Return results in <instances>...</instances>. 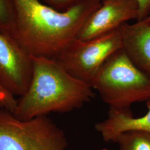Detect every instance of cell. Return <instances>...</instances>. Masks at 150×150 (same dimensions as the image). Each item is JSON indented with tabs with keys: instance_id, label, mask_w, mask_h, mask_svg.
Instances as JSON below:
<instances>
[{
	"instance_id": "1",
	"label": "cell",
	"mask_w": 150,
	"mask_h": 150,
	"mask_svg": "<svg viewBox=\"0 0 150 150\" xmlns=\"http://www.w3.org/2000/svg\"><path fill=\"white\" fill-rule=\"evenodd\" d=\"M13 25L11 37L33 57L52 59L77 38L101 0H87L64 11L41 0H10Z\"/></svg>"
},
{
	"instance_id": "13",
	"label": "cell",
	"mask_w": 150,
	"mask_h": 150,
	"mask_svg": "<svg viewBox=\"0 0 150 150\" xmlns=\"http://www.w3.org/2000/svg\"><path fill=\"white\" fill-rule=\"evenodd\" d=\"M87 0H41L43 4L57 11H64Z\"/></svg>"
},
{
	"instance_id": "6",
	"label": "cell",
	"mask_w": 150,
	"mask_h": 150,
	"mask_svg": "<svg viewBox=\"0 0 150 150\" xmlns=\"http://www.w3.org/2000/svg\"><path fill=\"white\" fill-rule=\"evenodd\" d=\"M33 75L31 56L0 31V83L14 96L25 94Z\"/></svg>"
},
{
	"instance_id": "8",
	"label": "cell",
	"mask_w": 150,
	"mask_h": 150,
	"mask_svg": "<svg viewBox=\"0 0 150 150\" xmlns=\"http://www.w3.org/2000/svg\"><path fill=\"white\" fill-rule=\"evenodd\" d=\"M119 30L122 50L129 59L150 76V22L145 19L122 25Z\"/></svg>"
},
{
	"instance_id": "4",
	"label": "cell",
	"mask_w": 150,
	"mask_h": 150,
	"mask_svg": "<svg viewBox=\"0 0 150 150\" xmlns=\"http://www.w3.org/2000/svg\"><path fill=\"white\" fill-rule=\"evenodd\" d=\"M64 131L46 116L21 120L0 108V150H66Z\"/></svg>"
},
{
	"instance_id": "16",
	"label": "cell",
	"mask_w": 150,
	"mask_h": 150,
	"mask_svg": "<svg viewBox=\"0 0 150 150\" xmlns=\"http://www.w3.org/2000/svg\"><path fill=\"white\" fill-rule=\"evenodd\" d=\"M108 150L106 149H101V150Z\"/></svg>"
},
{
	"instance_id": "14",
	"label": "cell",
	"mask_w": 150,
	"mask_h": 150,
	"mask_svg": "<svg viewBox=\"0 0 150 150\" xmlns=\"http://www.w3.org/2000/svg\"><path fill=\"white\" fill-rule=\"evenodd\" d=\"M139 7V20H144L150 14V0H136Z\"/></svg>"
},
{
	"instance_id": "2",
	"label": "cell",
	"mask_w": 150,
	"mask_h": 150,
	"mask_svg": "<svg viewBox=\"0 0 150 150\" xmlns=\"http://www.w3.org/2000/svg\"><path fill=\"white\" fill-rule=\"evenodd\" d=\"M31 58L32 80L25 94L17 100L13 113L16 118L29 120L50 113L69 112L94 97L89 84L70 75L54 59Z\"/></svg>"
},
{
	"instance_id": "10",
	"label": "cell",
	"mask_w": 150,
	"mask_h": 150,
	"mask_svg": "<svg viewBox=\"0 0 150 150\" xmlns=\"http://www.w3.org/2000/svg\"><path fill=\"white\" fill-rule=\"evenodd\" d=\"M120 150H150V132L141 130H130L116 138Z\"/></svg>"
},
{
	"instance_id": "15",
	"label": "cell",
	"mask_w": 150,
	"mask_h": 150,
	"mask_svg": "<svg viewBox=\"0 0 150 150\" xmlns=\"http://www.w3.org/2000/svg\"><path fill=\"white\" fill-rule=\"evenodd\" d=\"M145 20H147V21L150 22V14L149 16H148L147 18H145Z\"/></svg>"
},
{
	"instance_id": "3",
	"label": "cell",
	"mask_w": 150,
	"mask_h": 150,
	"mask_svg": "<svg viewBox=\"0 0 150 150\" xmlns=\"http://www.w3.org/2000/svg\"><path fill=\"white\" fill-rule=\"evenodd\" d=\"M110 109L129 110L150 100V76L134 65L122 48L103 64L90 83Z\"/></svg>"
},
{
	"instance_id": "5",
	"label": "cell",
	"mask_w": 150,
	"mask_h": 150,
	"mask_svg": "<svg viewBox=\"0 0 150 150\" xmlns=\"http://www.w3.org/2000/svg\"><path fill=\"white\" fill-rule=\"evenodd\" d=\"M122 48L118 28L92 39L77 38L54 59L70 75L90 85L105 61Z\"/></svg>"
},
{
	"instance_id": "12",
	"label": "cell",
	"mask_w": 150,
	"mask_h": 150,
	"mask_svg": "<svg viewBox=\"0 0 150 150\" xmlns=\"http://www.w3.org/2000/svg\"><path fill=\"white\" fill-rule=\"evenodd\" d=\"M16 106L17 100L15 96L6 90L0 83V108L13 113Z\"/></svg>"
},
{
	"instance_id": "9",
	"label": "cell",
	"mask_w": 150,
	"mask_h": 150,
	"mask_svg": "<svg viewBox=\"0 0 150 150\" xmlns=\"http://www.w3.org/2000/svg\"><path fill=\"white\" fill-rule=\"evenodd\" d=\"M145 115L134 117L129 110L110 109L106 119L97 123L95 127L106 142H115L121 134L130 130H141L150 132V103Z\"/></svg>"
},
{
	"instance_id": "11",
	"label": "cell",
	"mask_w": 150,
	"mask_h": 150,
	"mask_svg": "<svg viewBox=\"0 0 150 150\" xmlns=\"http://www.w3.org/2000/svg\"><path fill=\"white\" fill-rule=\"evenodd\" d=\"M13 13L10 0H0V31L11 36Z\"/></svg>"
},
{
	"instance_id": "7",
	"label": "cell",
	"mask_w": 150,
	"mask_h": 150,
	"mask_svg": "<svg viewBox=\"0 0 150 150\" xmlns=\"http://www.w3.org/2000/svg\"><path fill=\"white\" fill-rule=\"evenodd\" d=\"M134 19H139V7L136 0H101L81 30L77 39L87 40L101 36Z\"/></svg>"
}]
</instances>
